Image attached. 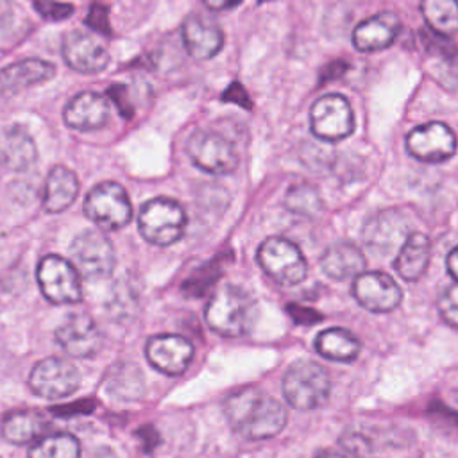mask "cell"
Listing matches in <instances>:
<instances>
[{"instance_id": "cell-17", "label": "cell", "mask_w": 458, "mask_h": 458, "mask_svg": "<svg viewBox=\"0 0 458 458\" xmlns=\"http://www.w3.org/2000/svg\"><path fill=\"white\" fill-rule=\"evenodd\" d=\"M63 57L70 68L81 73H98L109 63V54L104 43L81 30H72L64 36Z\"/></svg>"}, {"instance_id": "cell-28", "label": "cell", "mask_w": 458, "mask_h": 458, "mask_svg": "<svg viewBox=\"0 0 458 458\" xmlns=\"http://www.w3.org/2000/svg\"><path fill=\"white\" fill-rule=\"evenodd\" d=\"M420 13L431 32L442 38L458 34V0H422Z\"/></svg>"}, {"instance_id": "cell-40", "label": "cell", "mask_w": 458, "mask_h": 458, "mask_svg": "<svg viewBox=\"0 0 458 458\" xmlns=\"http://www.w3.org/2000/svg\"><path fill=\"white\" fill-rule=\"evenodd\" d=\"M317 458H345V456L336 454V453H322V454H318Z\"/></svg>"}, {"instance_id": "cell-38", "label": "cell", "mask_w": 458, "mask_h": 458, "mask_svg": "<svg viewBox=\"0 0 458 458\" xmlns=\"http://www.w3.org/2000/svg\"><path fill=\"white\" fill-rule=\"evenodd\" d=\"M209 9L213 11H227L231 7H236L242 0H202Z\"/></svg>"}, {"instance_id": "cell-20", "label": "cell", "mask_w": 458, "mask_h": 458, "mask_svg": "<svg viewBox=\"0 0 458 458\" xmlns=\"http://www.w3.org/2000/svg\"><path fill=\"white\" fill-rule=\"evenodd\" d=\"M38 157L32 136L20 125L0 127V165L13 172L32 166Z\"/></svg>"}, {"instance_id": "cell-29", "label": "cell", "mask_w": 458, "mask_h": 458, "mask_svg": "<svg viewBox=\"0 0 458 458\" xmlns=\"http://www.w3.org/2000/svg\"><path fill=\"white\" fill-rule=\"evenodd\" d=\"M81 444L70 433H50L38 438L29 449V458H79Z\"/></svg>"}, {"instance_id": "cell-27", "label": "cell", "mask_w": 458, "mask_h": 458, "mask_svg": "<svg viewBox=\"0 0 458 458\" xmlns=\"http://www.w3.org/2000/svg\"><path fill=\"white\" fill-rule=\"evenodd\" d=\"M315 349L318 354L335 361H352L360 354V340L342 327H331L317 335Z\"/></svg>"}, {"instance_id": "cell-6", "label": "cell", "mask_w": 458, "mask_h": 458, "mask_svg": "<svg viewBox=\"0 0 458 458\" xmlns=\"http://www.w3.org/2000/svg\"><path fill=\"white\" fill-rule=\"evenodd\" d=\"M84 213L102 229H120L131 222L132 206L122 184L98 182L84 199Z\"/></svg>"}, {"instance_id": "cell-11", "label": "cell", "mask_w": 458, "mask_h": 458, "mask_svg": "<svg viewBox=\"0 0 458 458\" xmlns=\"http://www.w3.org/2000/svg\"><path fill=\"white\" fill-rule=\"evenodd\" d=\"M29 385L39 397L63 399L79 388L81 374L72 361L52 356L38 361L32 367Z\"/></svg>"}, {"instance_id": "cell-30", "label": "cell", "mask_w": 458, "mask_h": 458, "mask_svg": "<svg viewBox=\"0 0 458 458\" xmlns=\"http://www.w3.org/2000/svg\"><path fill=\"white\" fill-rule=\"evenodd\" d=\"M284 206L288 211H292L295 215L313 218L322 211V199H320L317 188H313L311 184H306V182H299V184H293L286 191Z\"/></svg>"}, {"instance_id": "cell-5", "label": "cell", "mask_w": 458, "mask_h": 458, "mask_svg": "<svg viewBox=\"0 0 458 458\" xmlns=\"http://www.w3.org/2000/svg\"><path fill=\"white\" fill-rule=\"evenodd\" d=\"M258 263L268 277L284 286L299 284L308 274L301 249L283 236H270L259 245Z\"/></svg>"}, {"instance_id": "cell-7", "label": "cell", "mask_w": 458, "mask_h": 458, "mask_svg": "<svg viewBox=\"0 0 458 458\" xmlns=\"http://www.w3.org/2000/svg\"><path fill=\"white\" fill-rule=\"evenodd\" d=\"M36 277L43 295L54 304H75L82 299L79 270L57 254L41 258Z\"/></svg>"}, {"instance_id": "cell-22", "label": "cell", "mask_w": 458, "mask_h": 458, "mask_svg": "<svg viewBox=\"0 0 458 458\" xmlns=\"http://www.w3.org/2000/svg\"><path fill=\"white\" fill-rule=\"evenodd\" d=\"M55 73L52 63L43 59H23L0 70V93L13 95L20 89L47 82Z\"/></svg>"}, {"instance_id": "cell-23", "label": "cell", "mask_w": 458, "mask_h": 458, "mask_svg": "<svg viewBox=\"0 0 458 458\" xmlns=\"http://www.w3.org/2000/svg\"><path fill=\"white\" fill-rule=\"evenodd\" d=\"M365 265L367 261L363 252L349 242H338L327 247L320 258L324 274L336 281L358 277L361 272H365Z\"/></svg>"}, {"instance_id": "cell-4", "label": "cell", "mask_w": 458, "mask_h": 458, "mask_svg": "<svg viewBox=\"0 0 458 458\" xmlns=\"http://www.w3.org/2000/svg\"><path fill=\"white\" fill-rule=\"evenodd\" d=\"M141 236L157 247L175 243L186 229V213L172 199L156 197L147 200L138 213Z\"/></svg>"}, {"instance_id": "cell-31", "label": "cell", "mask_w": 458, "mask_h": 458, "mask_svg": "<svg viewBox=\"0 0 458 458\" xmlns=\"http://www.w3.org/2000/svg\"><path fill=\"white\" fill-rule=\"evenodd\" d=\"M437 306L444 322L458 327V283H453L442 290Z\"/></svg>"}, {"instance_id": "cell-33", "label": "cell", "mask_w": 458, "mask_h": 458, "mask_svg": "<svg viewBox=\"0 0 458 458\" xmlns=\"http://www.w3.org/2000/svg\"><path fill=\"white\" fill-rule=\"evenodd\" d=\"M107 97H109V100L118 107V111H120L125 118H131V116H132L134 107H132V104H131V100H129V91H127L125 86H122V84L111 86V88L107 89Z\"/></svg>"}, {"instance_id": "cell-14", "label": "cell", "mask_w": 458, "mask_h": 458, "mask_svg": "<svg viewBox=\"0 0 458 458\" xmlns=\"http://www.w3.org/2000/svg\"><path fill=\"white\" fill-rule=\"evenodd\" d=\"M148 363L163 374L179 376L193 360V345L179 335H156L145 345Z\"/></svg>"}, {"instance_id": "cell-34", "label": "cell", "mask_w": 458, "mask_h": 458, "mask_svg": "<svg viewBox=\"0 0 458 458\" xmlns=\"http://www.w3.org/2000/svg\"><path fill=\"white\" fill-rule=\"evenodd\" d=\"M86 23L89 27H93L97 32L100 34H109V18H107V9L104 5H91L88 16H86Z\"/></svg>"}, {"instance_id": "cell-8", "label": "cell", "mask_w": 458, "mask_h": 458, "mask_svg": "<svg viewBox=\"0 0 458 458\" xmlns=\"http://www.w3.org/2000/svg\"><path fill=\"white\" fill-rule=\"evenodd\" d=\"M311 132L324 141H340L354 131V113L349 100L338 93H327L315 100L310 111Z\"/></svg>"}, {"instance_id": "cell-12", "label": "cell", "mask_w": 458, "mask_h": 458, "mask_svg": "<svg viewBox=\"0 0 458 458\" xmlns=\"http://www.w3.org/2000/svg\"><path fill=\"white\" fill-rule=\"evenodd\" d=\"M456 134L442 122H428L411 129L406 136L408 152L424 163H442L456 152Z\"/></svg>"}, {"instance_id": "cell-18", "label": "cell", "mask_w": 458, "mask_h": 458, "mask_svg": "<svg viewBox=\"0 0 458 458\" xmlns=\"http://www.w3.org/2000/svg\"><path fill=\"white\" fill-rule=\"evenodd\" d=\"M64 123L77 131L100 129L109 118V100L95 91L75 95L63 111Z\"/></svg>"}, {"instance_id": "cell-37", "label": "cell", "mask_w": 458, "mask_h": 458, "mask_svg": "<svg viewBox=\"0 0 458 458\" xmlns=\"http://www.w3.org/2000/svg\"><path fill=\"white\" fill-rule=\"evenodd\" d=\"M224 98H225V100H233V102H238V104L243 106L245 109L250 107V102H249V98H247L245 89H243L240 84H236V82L231 84V86L225 89Z\"/></svg>"}, {"instance_id": "cell-1", "label": "cell", "mask_w": 458, "mask_h": 458, "mask_svg": "<svg viewBox=\"0 0 458 458\" xmlns=\"http://www.w3.org/2000/svg\"><path fill=\"white\" fill-rule=\"evenodd\" d=\"M231 428L247 440L276 437L286 424L283 404L256 386L236 390L224 401Z\"/></svg>"}, {"instance_id": "cell-36", "label": "cell", "mask_w": 458, "mask_h": 458, "mask_svg": "<svg viewBox=\"0 0 458 458\" xmlns=\"http://www.w3.org/2000/svg\"><path fill=\"white\" fill-rule=\"evenodd\" d=\"M14 25V9L11 0H0V39L7 38Z\"/></svg>"}, {"instance_id": "cell-25", "label": "cell", "mask_w": 458, "mask_h": 458, "mask_svg": "<svg viewBox=\"0 0 458 458\" xmlns=\"http://www.w3.org/2000/svg\"><path fill=\"white\" fill-rule=\"evenodd\" d=\"M79 193V179L77 175L66 166H54L48 172L45 195H43V208L48 213H61L64 211Z\"/></svg>"}, {"instance_id": "cell-15", "label": "cell", "mask_w": 458, "mask_h": 458, "mask_svg": "<svg viewBox=\"0 0 458 458\" xmlns=\"http://www.w3.org/2000/svg\"><path fill=\"white\" fill-rule=\"evenodd\" d=\"M410 222L399 209H385L370 216L363 227L365 243L381 252L388 254L394 249H401L404 240L410 236Z\"/></svg>"}, {"instance_id": "cell-19", "label": "cell", "mask_w": 458, "mask_h": 458, "mask_svg": "<svg viewBox=\"0 0 458 458\" xmlns=\"http://www.w3.org/2000/svg\"><path fill=\"white\" fill-rule=\"evenodd\" d=\"M399 34V18L394 13H377L352 30V45L360 52H377L390 47Z\"/></svg>"}, {"instance_id": "cell-16", "label": "cell", "mask_w": 458, "mask_h": 458, "mask_svg": "<svg viewBox=\"0 0 458 458\" xmlns=\"http://www.w3.org/2000/svg\"><path fill=\"white\" fill-rule=\"evenodd\" d=\"M55 340L73 358H91L102 345V335L88 315L73 313L57 329Z\"/></svg>"}, {"instance_id": "cell-2", "label": "cell", "mask_w": 458, "mask_h": 458, "mask_svg": "<svg viewBox=\"0 0 458 458\" xmlns=\"http://www.w3.org/2000/svg\"><path fill=\"white\" fill-rule=\"evenodd\" d=\"M256 315L252 297L240 286L224 284L218 288L206 306L208 326L229 338L242 336L250 331Z\"/></svg>"}, {"instance_id": "cell-35", "label": "cell", "mask_w": 458, "mask_h": 458, "mask_svg": "<svg viewBox=\"0 0 458 458\" xmlns=\"http://www.w3.org/2000/svg\"><path fill=\"white\" fill-rule=\"evenodd\" d=\"M342 445H344L349 453H352V454H356V456H365V454L370 451L369 440H365L363 435H360V433H349V435L342 437Z\"/></svg>"}, {"instance_id": "cell-13", "label": "cell", "mask_w": 458, "mask_h": 458, "mask_svg": "<svg viewBox=\"0 0 458 458\" xmlns=\"http://www.w3.org/2000/svg\"><path fill=\"white\" fill-rule=\"evenodd\" d=\"M352 295L360 306L374 313H386L395 310L403 301L399 284L385 272H361L354 277Z\"/></svg>"}, {"instance_id": "cell-21", "label": "cell", "mask_w": 458, "mask_h": 458, "mask_svg": "<svg viewBox=\"0 0 458 458\" xmlns=\"http://www.w3.org/2000/svg\"><path fill=\"white\" fill-rule=\"evenodd\" d=\"M182 43L193 59L206 61L220 52L224 34L216 23L191 16L182 23Z\"/></svg>"}, {"instance_id": "cell-9", "label": "cell", "mask_w": 458, "mask_h": 458, "mask_svg": "<svg viewBox=\"0 0 458 458\" xmlns=\"http://www.w3.org/2000/svg\"><path fill=\"white\" fill-rule=\"evenodd\" d=\"M70 254L79 274L88 279H100L109 276L116 263L111 240L93 229L82 231L73 238Z\"/></svg>"}, {"instance_id": "cell-39", "label": "cell", "mask_w": 458, "mask_h": 458, "mask_svg": "<svg viewBox=\"0 0 458 458\" xmlns=\"http://www.w3.org/2000/svg\"><path fill=\"white\" fill-rule=\"evenodd\" d=\"M447 270L458 283V245L447 254Z\"/></svg>"}, {"instance_id": "cell-41", "label": "cell", "mask_w": 458, "mask_h": 458, "mask_svg": "<svg viewBox=\"0 0 458 458\" xmlns=\"http://www.w3.org/2000/svg\"><path fill=\"white\" fill-rule=\"evenodd\" d=\"M456 397H458V388H456Z\"/></svg>"}, {"instance_id": "cell-32", "label": "cell", "mask_w": 458, "mask_h": 458, "mask_svg": "<svg viewBox=\"0 0 458 458\" xmlns=\"http://www.w3.org/2000/svg\"><path fill=\"white\" fill-rule=\"evenodd\" d=\"M36 11L48 20H64L73 13L72 4H61L55 0H34Z\"/></svg>"}, {"instance_id": "cell-26", "label": "cell", "mask_w": 458, "mask_h": 458, "mask_svg": "<svg viewBox=\"0 0 458 458\" xmlns=\"http://www.w3.org/2000/svg\"><path fill=\"white\" fill-rule=\"evenodd\" d=\"M47 422L38 411L20 410L11 411L2 420V437L16 445L36 442V438L45 431Z\"/></svg>"}, {"instance_id": "cell-10", "label": "cell", "mask_w": 458, "mask_h": 458, "mask_svg": "<svg viewBox=\"0 0 458 458\" xmlns=\"http://www.w3.org/2000/svg\"><path fill=\"white\" fill-rule=\"evenodd\" d=\"M186 152L197 168L215 175L229 174L238 165L234 145L213 131H195L188 138Z\"/></svg>"}, {"instance_id": "cell-3", "label": "cell", "mask_w": 458, "mask_h": 458, "mask_svg": "<svg viewBox=\"0 0 458 458\" xmlns=\"http://www.w3.org/2000/svg\"><path fill=\"white\" fill-rule=\"evenodd\" d=\"M283 394L297 410L318 408L331 394L329 374L317 361L297 360L283 376Z\"/></svg>"}, {"instance_id": "cell-24", "label": "cell", "mask_w": 458, "mask_h": 458, "mask_svg": "<svg viewBox=\"0 0 458 458\" xmlns=\"http://www.w3.org/2000/svg\"><path fill=\"white\" fill-rule=\"evenodd\" d=\"M429 256L431 245L428 236L422 233H410V236L397 250L394 268L404 281H417L426 272L429 265Z\"/></svg>"}]
</instances>
